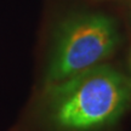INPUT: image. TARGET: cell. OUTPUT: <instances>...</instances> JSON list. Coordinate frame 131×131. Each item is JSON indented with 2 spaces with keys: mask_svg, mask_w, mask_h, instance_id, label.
<instances>
[{
  "mask_svg": "<svg viewBox=\"0 0 131 131\" xmlns=\"http://www.w3.org/2000/svg\"><path fill=\"white\" fill-rule=\"evenodd\" d=\"M126 80L107 66H98L49 85L44 114L56 131H95L112 125L130 102Z\"/></svg>",
  "mask_w": 131,
  "mask_h": 131,
  "instance_id": "6da1fadb",
  "label": "cell"
},
{
  "mask_svg": "<svg viewBox=\"0 0 131 131\" xmlns=\"http://www.w3.org/2000/svg\"><path fill=\"white\" fill-rule=\"evenodd\" d=\"M117 44L115 24L103 15H81L66 21L57 30L49 61V85L101 66Z\"/></svg>",
  "mask_w": 131,
  "mask_h": 131,
  "instance_id": "7a4b0ae2",
  "label": "cell"
}]
</instances>
